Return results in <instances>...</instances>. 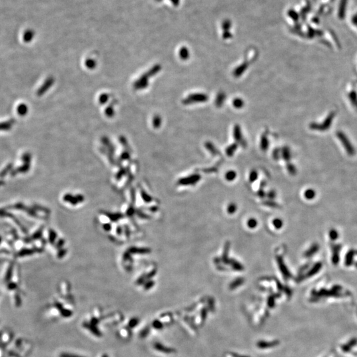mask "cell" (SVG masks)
Here are the masks:
<instances>
[{"mask_svg":"<svg viewBox=\"0 0 357 357\" xmlns=\"http://www.w3.org/2000/svg\"><path fill=\"white\" fill-rule=\"evenodd\" d=\"M207 96L204 94H195L190 95L187 99L188 103L192 102H203L207 100Z\"/></svg>","mask_w":357,"mask_h":357,"instance_id":"6da1fadb","label":"cell"},{"mask_svg":"<svg viewBox=\"0 0 357 357\" xmlns=\"http://www.w3.org/2000/svg\"><path fill=\"white\" fill-rule=\"evenodd\" d=\"M318 250H319V245L317 244H315L314 245H312L311 248L306 251L304 255H305V256L306 257H310L312 256L313 255H314L315 253H316L317 252H318Z\"/></svg>","mask_w":357,"mask_h":357,"instance_id":"7a4b0ae2","label":"cell"},{"mask_svg":"<svg viewBox=\"0 0 357 357\" xmlns=\"http://www.w3.org/2000/svg\"><path fill=\"white\" fill-rule=\"evenodd\" d=\"M340 249V246H335L333 249V253L332 255V262L334 265H337L339 261V251Z\"/></svg>","mask_w":357,"mask_h":357,"instance_id":"3957f363","label":"cell"},{"mask_svg":"<svg viewBox=\"0 0 357 357\" xmlns=\"http://www.w3.org/2000/svg\"><path fill=\"white\" fill-rule=\"evenodd\" d=\"M354 251L353 250H350L347 253L345 257V265L346 266H350L352 263V261L354 259Z\"/></svg>","mask_w":357,"mask_h":357,"instance_id":"277c9868","label":"cell"},{"mask_svg":"<svg viewBox=\"0 0 357 357\" xmlns=\"http://www.w3.org/2000/svg\"><path fill=\"white\" fill-rule=\"evenodd\" d=\"M322 263H317L316 265L312 267V269L310 270V271L308 272V276H311L314 275V274H316L317 272H318L319 271L322 269Z\"/></svg>","mask_w":357,"mask_h":357,"instance_id":"5b68a950","label":"cell"},{"mask_svg":"<svg viewBox=\"0 0 357 357\" xmlns=\"http://www.w3.org/2000/svg\"><path fill=\"white\" fill-rule=\"evenodd\" d=\"M304 196L306 199L312 200L316 196V192L313 189H308L304 193Z\"/></svg>","mask_w":357,"mask_h":357,"instance_id":"8992f818","label":"cell"},{"mask_svg":"<svg viewBox=\"0 0 357 357\" xmlns=\"http://www.w3.org/2000/svg\"><path fill=\"white\" fill-rule=\"evenodd\" d=\"M278 261H279V262H280L279 263H280V270H281V271L282 272V273L284 274V276H286V277H288V276H290V273H289V271H288V269H286V266L284 265V264L282 262V259H279V260H278Z\"/></svg>","mask_w":357,"mask_h":357,"instance_id":"52a82bcc","label":"cell"},{"mask_svg":"<svg viewBox=\"0 0 357 357\" xmlns=\"http://www.w3.org/2000/svg\"><path fill=\"white\" fill-rule=\"evenodd\" d=\"M329 238H330L332 240H335L339 238V234H338L337 230H335L334 229L331 230L330 231H329Z\"/></svg>","mask_w":357,"mask_h":357,"instance_id":"ba28073f","label":"cell"},{"mask_svg":"<svg viewBox=\"0 0 357 357\" xmlns=\"http://www.w3.org/2000/svg\"><path fill=\"white\" fill-rule=\"evenodd\" d=\"M236 173L234 171H228L226 175V177L227 180L228 181H233L234 179L236 178Z\"/></svg>","mask_w":357,"mask_h":357,"instance_id":"9c48e42d","label":"cell"},{"mask_svg":"<svg viewBox=\"0 0 357 357\" xmlns=\"http://www.w3.org/2000/svg\"><path fill=\"white\" fill-rule=\"evenodd\" d=\"M233 104L234 105V107H236V108H241L244 106V101H243L242 99H234Z\"/></svg>","mask_w":357,"mask_h":357,"instance_id":"30bf717a","label":"cell"},{"mask_svg":"<svg viewBox=\"0 0 357 357\" xmlns=\"http://www.w3.org/2000/svg\"><path fill=\"white\" fill-rule=\"evenodd\" d=\"M27 111V108L25 105H21L18 107L17 112L21 115H25Z\"/></svg>","mask_w":357,"mask_h":357,"instance_id":"8fae6325","label":"cell"},{"mask_svg":"<svg viewBox=\"0 0 357 357\" xmlns=\"http://www.w3.org/2000/svg\"><path fill=\"white\" fill-rule=\"evenodd\" d=\"M234 137L237 139L238 141H241L240 140H242V134L238 126H236L234 129Z\"/></svg>","mask_w":357,"mask_h":357,"instance_id":"7c38bea8","label":"cell"},{"mask_svg":"<svg viewBox=\"0 0 357 357\" xmlns=\"http://www.w3.org/2000/svg\"><path fill=\"white\" fill-rule=\"evenodd\" d=\"M282 224H283V222L280 219L276 218L273 220L274 226L276 228H277V229H280V228H281L282 226Z\"/></svg>","mask_w":357,"mask_h":357,"instance_id":"4fadbf2b","label":"cell"},{"mask_svg":"<svg viewBox=\"0 0 357 357\" xmlns=\"http://www.w3.org/2000/svg\"><path fill=\"white\" fill-rule=\"evenodd\" d=\"M180 56L183 59L188 58H189V51L185 48H182L180 52Z\"/></svg>","mask_w":357,"mask_h":357,"instance_id":"5bb4252c","label":"cell"},{"mask_svg":"<svg viewBox=\"0 0 357 357\" xmlns=\"http://www.w3.org/2000/svg\"><path fill=\"white\" fill-rule=\"evenodd\" d=\"M248 225L249 228H254L257 226V221L254 218H251L249 219V220L248 221Z\"/></svg>","mask_w":357,"mask_h":357,"instance_id":"9a60e30c","label":"cell"},{"mask_svg":"<svg viewBox=\"0 0 357 357\" xmlns=\"http://www.w3.org/2000/svg\"><path fill=\"white\" fill-rule=\"evenodd\" d=\"M236 148H237V145H232L231 146H230L227 149V153L229 155H232L233 154L234 151L236 149Z\"/></svg>","mask_w":357,"mask_h":357,"instance_id":"2e32d148","label":"cell"},{"mask_svg":"<svg viewBox=\"0 0 357 357\" xmlns=\"http://www.w3.org/2000/svg\"><path fill=\"white\" fill-rule=\"evenodd\" d=\"M247 67H248V65H247V64H244V65H242L241 67H238V69H237V71H236V74H237V75L242 74V73L244 72V71H244V69H247Z\"/></svg>","mask_w":357,"mask_h":357,"instance_id":"e0dca14e","label":"cell"},{"mask_svg":"<svg viewBox=\"0 0 357 357\" xmlns=\"http://www.w3.org/2000/svg\"><path fill=\"white\" fill-rule=\"evenodd\" d=\"M261 146L262 147H263V149H266L267 148H268V140H267V138H266L265 137L262 138Z\"/></svg>","mask_w":357,"mask_h":357,"instance_id":"ac0fdd59","label":"cell"},{"mask_svg":"<svg viewBox=\"0 0 357 357\" xmlns=\"http://www.w3.org/2000/svg\"><path fill=\"white\" fill-rule=\"evenodd\" d=\"M228 211L230 214H233L236 211V206L234 204H230L228 208Z\"/></svg>","mask_w":357,"mask_h":357,"instance_id":"d6986e66","label":"cell"},{"mask_svg":"<svg viewBox=\"0 0 357 357\" xmlns=\"http://www.w3.org/2000/svg\"><path fill=\"white\" fill-rule=\"evenodd\" d=\"M257 177V173L256 172H255V171H253L252 173H251V175H250V179H251V181H253L254 180H255V179H256Z\"/></svg>","mask_w":357,"mask_h":357,"instance_id":"ffe728a7","label":"cell"},{"mask_svg":"<svg viewBox=\"0 0 357 357\" xmlns=\"http://www.w3.org/2000/svg\"><path fill=\"white\" fill-rule=\"evenodd\" d=\"M61 357H81L77 355H74V354H61Z\"/></svg>","mask_w":357,"mask_h":357,"instance_id":"44dd1931","label":"cell"},{"mask_svg":"<svg viewBox=\"0 0 357 357\" xmlns=\"http://www.w3.org/2000/svg\"><path fill=\"white\" fill-rule=\"evenodd\" d=\"M136 320H132V321H131V322L129 323V325H130V326H132V327L136 326L135 325H136L137 324V322H138V321H136Z\"/></svg>","mask_w":357,"mask_h":357,"instance_id":"7402d4cb","label":"cell"},{"mask_svg":"<svg viewBox=\"0 0 357 357\" xmlns=\"http://www.w3.org/2000/svg\"><path fill=\"white\" fill-rule=\"evenodd\" d=\"M104 357H107V356H104Z\"/></svg>","mask_w":357,"mask_h":357,"instance_id":"603a6c76","label":"cell"}]
</instances>
